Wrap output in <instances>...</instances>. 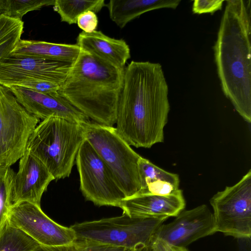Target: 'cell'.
<instances>
[{
  "label": "cell",
  "mask_w": 251,
  "mask_h": 251,
  "mask_svg": "<svg viewBox=\"0 0 251 251\" xmlns=\"http://www.w3.org/2000/svg\"><path fill=\"white\" fill-rule=\"evenodd\" d=\"M161 65L132 61L124 69L117 132L129 146L150 148L164 141L170 106Z\"/></svg>",
  "instance_id": "1"
},
{
  "label": "cell",
  "mask_w": 251,
  "mask_h": 251,
  "mask_svg": "<svg viewBox=\"0 0 251 251\" xmlns=\"http://www.w3.org/2000/svg\"><path fill=\"white\" fill-rule=\"evenodd\" d=\"M214 47L222 90L244 120L251 122V0H228Z\"/></svg>",
  "instance_id": "2"
},
{
  "label": "cell",
  "mask_w": 251,
  "mask_h": 251,
  "mask_svg": "<svg viewBox=\"0 0 251 251\" xmlns=\"http://www.w3.org/2000/svg\"><path fill=\"white\" fill-rule=\"evenodd\" d=\"M124 69L81 49L57 93L93 122L113 126L116 122Z\"/></svg>",
  "instance_id": "3"
},
{
  "label": "cell",
  "mask_w": 251,
  "mask_h": 251,
  "mask_svg": "<svg viewBox=\"0 0 251 251\" xmlns=\"http://www.w3.org/2000/svg\"><path fill=\"white\" fill-rule=\"evenodd\" d=\"M84 139L82 124L52 117L37 125L26 151L39 159L55 179L64 178L70 176Z\"/></svg>",
  "instance_id": "4"
},
{
  "label": "cell",
  "mask_w": 251,
  "mask_h": 251,
  "mask_svg": "<svg viewBox=\"0 0 251 251\" xmlns=\"http://www.w3.org/2000/svg\"><path fill=\"white\" fill-rule=\"evenodd\" d=\"M82 125L85 139L109 168L126 198L137 195L142 188L138 171L141 156L120 136L115 127L90 121Z\"/></svg>",
  "instance_id": "5"
},
{
  "label": "cell",
  "mask_w": 251,
  "mask_h": 251,
  "mask_svg": "<svg viewBox=\"0 0 251 251\" xmlns=\"http://www.w3.org/2000/svg\"><path fill=\"white\" fill-rule=\"evenodd\" d=\"M165 219L120 216L76 223L70 226L76 240L93 241L138 251L150 250L156 229Z\"/></svg>",
  "instance_id": "6"
},
{
  "label": "cell",
  "mask_w": 251,
  "mask_h": 251,
  "mask_svg": "<svg viewBox=\"0 0 251 251\" xmlns=\"http://www.w3.org/2000/svg\"><path fill=\"white\" fill-rule=\"evenodd\" d=\"M39 122L0 84V165L11 166L20 160Z\"/></svg>",
  "instance_id": "7"
},
{
  "label": "cell",
  "mask_w": 251,
  "mask_h": 251,
  "mask_svg": "<svg viewBox=\"0 0 251 251\" xmlns=\"http://www.w3.org/2000/svg\"><path fill=\"white\" fill-rule=\"evenodd\" d=\"M216 232L237 238L251 236V170L210 199Z\"/></svg>",
  "instance_id": "8"
},
{
  "label": "cell",
  "mask_w": 251,
  "mask_h": 251,
  "mask_svg": "<svg viewBox=\"0 0 251 251\" xmlns=\"http://www.w3.org/2000/svg\"><path fill=\"white\" fill-rule=\"evenodd\" d=\"M75 162L80 189L85 199L100 206L119 207L126 197L109 168L85 139L78 151Z\"/></svg>",
  "instance_id": "9"
},
{
  "label": "cell",
  "mask_w": 251,
  "mask_h": 251,
  "mask_svg": "<svg viewBox=\"0 0 251 251\" xmlns=\"http://www.w3.org/2000/svg\"><path fill=\"white\" fill-rule=\"evenodd\" d=\"M9 224L42 246L68 245L76 241L74 231L49 218L40 205L28 202L12 204L2 211Z\"/></svg>",
  "instance_id": "10"
},
{
  "label": "cell",
  "mask_w": 251,
  "mask_h": 251,
  "mask_svg": "<svg viewBox=\"0 0 251 251\" xmlns=\"http://www.w3.org/2000/svg\"><path fill=\"white\" fill-rule=\"evenodd\" d=\"M176 217L172 222L160 226L152 238L172 246L185 247L216 232L213 213L205 204L182 210Z\"/></svg>",
  "instance_id": "11"
},
{
  "label": "cell",
  "mask_w": 251,
  "mask_h": 251,
  "mask_svg": "<svg viewBox=\"0 0 251 251\" xmlns=\"http://www.w3.org/2000/svg\"><path fill=\"white\" fill-rule=\"evenodd\" d=\"M72 63L45 58L8 56L0 59V84L6 86L21 78L44 80L61 85Z\"/></svg>",
  "instance_id": "12"
},
{
  "label": "cell",
  "mask_w": 251,
  "mask_h": 251,
  "mask_svg": "<svg viewBox=\"0 0 251 251\" xmlns=\"http://www.w3.org/2000/svg\"><path fill=\"white\" fill-rule=\"evenodd\" d=\"M55 178L37 157L25 151L14 178L12 204L28 202L40 206L43 194Z\"/></svg>",
  "instance_id": "13"
},
{
  "label": "cell",
  "mask_w": 251,
  "mask_h": 251,
  "mask_svg": "<svg viewBox=\"0 0 251 251\" xmlns=\"http://www.w3.org/2000/svg\"><path fill=\"white\" fill-rule=\"evenodd\" d=\"M18 102L30 114L42 120L59 117L80 124L89 119L57 93L50 94L18 86L8 87Z\"/></svg>",
  "instance_id": "14"
},
{
  "label": "cell",
  "mask_w": 251,
  "mask_h": 251,
  "mask_svg": "<svg viewBox=\"0 0 251 251\" xmlns=\"http://www.w3.org/2000/svg\"><path fill=\"white\" fill-rule=\"evenodd\" d=\"M181 190L167 196L140 194L127 198L119 207L130 216L167 219L176 216L185 207Z\"/></svg>",
  "instance_id": "15"
},
{
  "label": "cell",
  "mask_w": 251,
  "mask_h": 251,
  "mask_svg": "<svg viewBox=\"0 0 251 251\" xmlns=\"http://www.w3.org/2000/svg\"><path fill=\"white\" fill-rule=\"evenodd\" d=\"M76 44L81 50L121 69H125L130 58L129 46L124 40L111 38L100 31L80 32Z\"/></svg>",
  "instance_id": "16"
},
{
  "label": "cell",
  "mask_w": 251,
  "mask_h": 251,
  "mask_svg": "<svg viewBox=\"0 0 251 251\" xmlns=\"http://www.w3.org/2000/svg\"><path fill=\"white\" fill-rule=\"evenodd\" d=\"M80 51L81 49L76 44H59L21 39L9 55L41 58L73 63Z\"/></svg>",
  "instance_id": "17"
},
{
  "label": "cell",
  "mask_w": 251,
  "mask_h": 251,
  "mask_svg": "<svg viewBox=\"0 0 251 251\" xmlns=\"http://www.w3.org/2000/svg\"><path fill=\"white\" fill-rule=\"evenodd\" d=\"M180 2L179 0H110L105 6L111 20L122 28L145 12L163 8L176 9Z\"/></svg>",
  "instance_id": "18"
},
{
  "label": "cell",
  "mask_w": 251,
  "mask_h": 251,
  "mask_svg": "<svg viewBox=\"0 0 251 251\" xmlns=\"http://www.w3.org/2000/svg\"><path fill=\"white\" fill-rule=\"evenodd\" d=\"M41 245L0 215V251H37Z\"/></svg>",
  "instance_id": "19"
},
{
  "label": "cell",
  "mask_w": 251,
  "mask_h": 251,
  "mask_svg": "<svg viewBox=\"0 0 251 251\" xmlns=\"http://www.w3.org/2000/svg\"><path fill=\"white\" fill-rule=\"evenodd\" d=\"M105 5L104 0H55L53 9L59 15L61 22L72 25L76 24L82 13L88 11L96 13Z\"/></svg>",
  "instance_id": "20"
},
{
  "label": "cell",
  "mask_w": 251,
  "mask_h": 251,
  "mask_svg": "<svg viewBox=\"0 0 251 251\" xmlns=\"http://www.w3.org/2000/svg\"><path fill=\"white\" fill-rule=\"evenodd\" d=\"M138 171L141 189L148 183L156 180L167 181L179 187V179L177 174L167 172L142 156L138 161Z\"/></svg>",
  "instance_id": "21"
},
{
  "label": "cell",
  "mask_w": 251,
  "mask_h": 251,
  "mask_svg": "<svg viewBox=\"0 0 251 251\" xmlns=\"http://www.w3.org/2000/svg\"><path fill=\"white\" fill-rule=\"evenodd\" d=\"M55 0H7L4 15L22 20L28 12L40 9L42 7L53 5Z\"/></svg>",
  "instance_id": "22"
},
{
  "label": "cell",
  "mask_w": 251,
  "mask_h": 251,
  "mask_svg": "<svg viewBox=\"0 0 251 251\" xmlns=\"http://www.w3.org/2000/svg\"><path fill=\"white\" fill-rule=\"evenodd\" d=\"M15 173L10 166L0 165V215L12 204V196Z\"/></svg>",
  "instance_id": "23"
},
{
  "label": "cell",
  "mask_w": 251,
  "mask_h": 251,
  "mask_svg": "<svg viewBox=\"0 0 251 251\" xmlns=\"http://www.w3.org/2000/svg\"><path fill=\"white\" fill-rule=\"evenodd\" d=\"M18 86L44 94L56 93L59 89L57 84L38 79L31 78H21L10 82L6 86Z\"/></svg>",
  "instance_id": "24"
},
{
  "label": "cell",
  "mask_w": 251,
  "mask_h": 251,
  "mask_svg": "<svg viewBox=\"0 0 251 251\" xmlns=\"http://www.w3.org/2000/svg\"><path fill=\"white\" fill-rule=\"evenodd\" d=\"M23 32L22 20L4 15H0V45L14 35Z\"/></svg>",
  "instance_id": "25"
},
{
  "label": "cell",
  "mask_w": 251,
  "mask_h": 251,
  "mask_svg": "<svg viewBox=\"0 0 251 251\" xmlns=\"http://www.w3.org/2000/svg\"><path fill=\"white\" fill-rule=\"evenodd\" d=\"M173 184L162 180H156L148 183L137 194H152L160 196L170 195L178 189Z\"/></svg>",
  "instance_id": "26"
},
{
  "label": "cell",
  "mask_w": 251,
  "mask_h": 251,
  "mask_svg": "<svg viewBox=\"0 0 251 251\" xmlns=\"http://www.w3.org/2000/svg\"><path fill=\"white\" fill-rule=\"evenodd\" d=\"M224 1L223 0H196L193 2L192 11L194 14H213L222 9Z\"/></svg>",
  "instance_id": "27"
},
{
  "label": "cell",
  "mask_w": 251,
  "mask_h": 251,
  "mask_svg": "<svg viewBox=\"0 0 251 251\" xmlns=\"http://www.w3.org/2000/svg\"><path fill=\"white\" fill-rule=\"evenodd\" d=\"M76 241L78 242L80 245L81 251H138L129 248L115 246L93 241Z\"/></svg>",
  "instance_id": "28"
},
{
  "label": "cell",
  "mask_w": 251,
  "mask_h": 251,
  "mask_svg": "<svg viewBox=\"0 0 251 251\" xmlns=\"http://www.w3.org/2000/svg\"><path fill=\"white\" fill-rule=\"evenodd\" d=\"M76 24L83 32L90 33L96 30L98 19L96 13L91 11H86L77 18Z\"/></svg>",
  "instance_id": "29"
},
{
  "label": "cell",
  "mask_w": 251,
  "mask_h": 251,
  "mask_svg": "<svg viewBox=\"0 0 251 251\" xmlns=\"http://www.w3.org/2000/svg\"><path fill=\"white\" fill-rule=\"evenodd\" d=\"M150 250L151 251H188L185 247L172 246L157 238H152Z\"/></svg>",
  "instance_id": "30"
},
{
  "label": "cell",
  "mask_w": 251,
  "mask_h": 251,
  "mask_svg": "<svg viewBox=\"0 0 251 251\" xmlns=\"http://www.w3.org/2000/svg\"><path fill=\"white\" fill-rule=\"evenodd\" d=\"M23 33L17 34L0 45V59L9 56L21 39Z\"/></svg>",
  "instance_id": "31"
},
{
  "label": "cell",
  "mask_w": 251,
  "mask_h": 251,
  "mask_svg": "<svg viewBox=\"0 0 251 251\" xmlns=\"http://www.w3.org/2000/svg\"><path fill=\"white\" fill-rule=\"evenodd\" d=\"M37 251H81V248L78 242L75 241L71 244L62 246L47 247L41 246Z\"/></svg>",
  "instance_id": "32"
},
{
  "label": "cell",
  "mask_w": 251,
  "mask_h": 251,
  "mask_svg": "<svg viewBox=\"0 0 251 251\" xmlns=\"http://www.w3.org/2000/svg\"><path fill=\"white\" fill-rule=\"evenodd\" d=\"M7 7V0H0V15H4Z\"/></svg>",
  "instance_id": "33"
},
{
  "label": "cell",
  "mask_w": 251,
  "mask_h": 251,
  "mask_svg": "<svg viewBox=\"0 0 251 251\" xmlns=\"http://www.w3.org/2000/svg\"><path fill=\"white\" fill-rule=\"evenodd\" d=\"M151 251V250H147V251Z\"/></svg>",
  "instance_id": "34"
}]
</instances>
